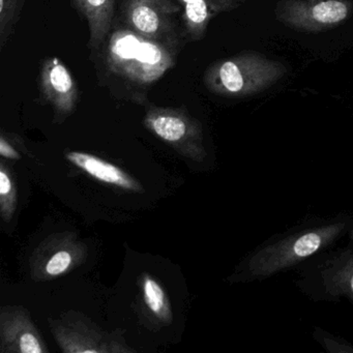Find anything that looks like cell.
I'll return each instance as SVG.
<instances>
[{
	"label": "cell",
	"mask_w": 353,
	"mask_h": 353,
	"mask_svg": "<svg viewBox=\"0 0 353 353\" xmlns=\"http://www.w3.org/2000/svg\"><path fill=\"white\" fill-rule=\"evenodd\" d=\"M142 292L146 305L152 314L164 322H171L170 303L163 287L152 276L144 274L142 278Z\"/></svg>",
	"instance_id": "15"
},
{
	"label": "cell",
	"mask_w": 353,
	"mask_h": 353,
	"mask_svg": "<svg viewBox=\"0 0 353 353\" xmlns=\"http://www.w3.org/2000/svg\"><path fill=\"white\" fill-rule=\"evenodd\" d=\"M85 255V248L69 234L59 235L47 239L38 251L34 262L36 278H57L67 274L78 265Z\"/></svg>",
	"instance_id": "9"
},
{
	"label": "cell",
	"mask_w": 353,
	"mask_h": 353,
	"mask_svg": "<svg viewBox=\"0 0 353 353\" xmlns=\"http://www.w3.org/2000/svg\"><path fill=\"white\" fill-rule=\"evenodd\" d=\"M183 8V23L191 42H198L205 37L212 18L223 12L236 8L230 0H177Z\"/></svg>",
	"instance_id": "12"
},
{
	"label": "cell",
	"mask_w": 353,
	"mask_h": 353,
	"mask_svg": "<svg viewBox=\"0 0 353 353\" xmlns=\"http://www.w3.org/2000/svg\"><path fill=\"white\" fill-rule=\"evenodd\" d=\"M117 0H72L74 7L88 21L90 30L88 47L100 51L113 28Z\"/></svg>",
	"instance_id": "13"
},
{
	"label": "cell",
	"mask_w": 353,
	"mask_h": 353,
	"mask_svg": "<svg viewBox=\"0 0 353 353\" xmlns=\"http://www.w3.org/2000/svg\"><path fill=\"white\" fill-rule=\"evenodd\" d=\"M349 229L346 219L301 229L264 245L243 263L237 281L264 280L292 268L338 241Z\"/></svg>",
	"instance_id": "2"
},
{
	"label": "cell",
	"mask_w": 353,
	"mask_h": 353,
	"mask_svg": "<svg viewBox=\"0 0 353 353\" xmlns=\"http://www.w3.org/2000/svg\"><path fill=\"white\" fill-rule=\"evenodd\" d=\"M352 12L350 0H285L276 10V19L303 32L336 28Z\"/></svg>",
	"instance_id": "6"
},
{
	"label": "cell",
	"mask_w": 353,
	"mask_h": 353,
	"mask_svg": "<svg viewBox=\"0 0 353 353\" xmlns=\"http://www.w3.org/2000/svg\"><path fill=\"white\" fill-rule=\"evenodd\" d=\"M287 73L280 61L257 52H245L210 65L203 83L212 94L243 98L268 90Z\"/></svg>",
	"instance_id": "3"
},
{
	"label": "cell",
	"mask_w": 353,
	"mask_h": 353,
	"mask_svg": "<svg viewBox=\"0 0 353 353\" xmlns=\"http://www.w3.org/2000/svg\"><path fill=\"white\" fill-rule=\"evenodd\" d=\"M143 123L148 131L183 156L195 161L205 158L201 123L183 107L171 108L150 105Z\"/></svg>",
	"instance_id": "4"
},
{
	"label": "cell",
	"mask_w": 353,
	"mask_h": 353,
	"mask_svg": "<svg viewBox=\"0 0 353 353\" xmlns=\"http://www.w3.org/2000/svg\"><path fill=\"white\" fill-rule=\"evenodd\" d=\"M39 90L41 101L52 107L57 123L65 121L77 108L79 101L77 82L59 57H49L43 61Z\"/></svg>",
	"instance_id": "7"
},
{
	"label": "cell",
	"mask_w": 353,
	"mask_h": 353,
	"mask_svg": "<svg viewBox=\"0 0 353 353\" xmlns=\"http://www.w3.org/2000/svg\"><path fill=\"white\" fill-rule=\"evenodd\" d=\"M230 1H232V3H236V5H239L241 1H245V0H230Z\"/></svg>",
	"instance_id": "19"
},
{
	"label": "cell",
	"mask_w": 353,
	"mask_h": 353,
	"mask_svg": "<svg viewBox=\"0 0 353 353\" xmlns=\"http://www.w3.org/2000/svg\"><path fill=\"white\" fill-rule=\"evenodd\" d=\"M0 330L3 352H47L44 342L28 313L19 307L3 310Z\"/></svg>",
	"instance_id": "10"
},
{
	"label": "cell",
	"mask_w": 353,
	"mask_h": 353,
	"mask_svg": "<svg viewBox=\"0 0 353 353\" xmlns=\"http://www.w3.org/2000/svg\"><path fill=\"white\" fill-rule=\"evenodd\" d=\"M101 54V82L132 102L146 92L176 63V44L150 40L128 28L111 30Z\"/></svg>",
	"instance_id": "1"
},
{
	"label": "cell",
	"mask_w": 353,
	"mask_h": 353,
	"mask_svg": "<svg viewBox=\"0 0 353 353\" xmlns=\"http://www.w3.org/2000/svg\"><path fill=\"white\" fill-rule=\"evenodd\" d=\"M92 332L72 327L55 328V338L65 352H106Z\"/></svg>",
	"instance_id": "14"
},
{
	"label": "cell",
	"mask_w": 353,
	"mask_h": 353,
	"mask_svg": "<svg viewBox=\"0 0 353 353\" xmlns=\"http://www.w3.org/2000/svg\"><path fill=\"white\" fill-rule=\"evenodd\" d=\"M65 158L77 168L101 183L115 185L132 192H142V185L123 169L112 163L107 162L94 154L82 152H69Z\"/></svg>",
	"instance_id": "11"
},
{
	"label": "cell",
	"mask_w": 353,
	"mask_h": 353,
	"mask_svg": "<svg viewBox=\"0 0 353 353\" xmlns=\"http://www.w3.org/2000/svg\"><path fill=\"white\" fill-rule=\"evenodd\" d=\"M17 204V192L14 185L11 174L8 172L5 165L1 164L0 168V206L1 216L6 222L11 221Z\"/></svg>",
	"instance_id": "17"
},
{
	"label": "cell",
	"mask_w": 353,
	"mask_h": 353,
	"mask_svg": "<svg viewBox=\"0 0 353 353\" xmlns=\"http://www.w3.org/2000/svg\"><path fill=\"white\" fill-rule=\"evenodd\" d=\"M310 281L313 294L328 299L346 297L353 303V239L316 266Z\"/></svg>",
	"instance_id": "8"
},
{
	"label": "cell",
	"mask_w": 353,
	"mask_h": 353,
	"mask_svg": "<svg viewBox=\"0 0 353 353\" xmlns=\"http://www.w3.org/2000/svg\"><path fill=\"white\" fill-rule=\"evenodd\" d=\"M181 6L173 0H123L125 26L150 40L177 42V14Z\"/></svg>",
	"instance_id": "5"
},
{
	"label": "cell",
	"mask_w": 353,
	"mask_h": 353,
	"mask_svg": "<svg viewBox=\"0 0 353 353\" xmlns=\"http://www.w3.org/2000/svg\"><path fill=\"white\" fill-rule=\"evenodd\" d=\"M0 156L8 159V160H19V159H21L19 152L10 143L9 140L6 138L3 134L0 137Z\"/></svg>",
	"instance_id": "18"
},
{
	"label": "cell",
	"mask_w": 353,
	"mask_h": 353,
	"mask_svg": "<svg viewBox=\"0 0 353 353\" xmlns=\"http://www.w3.org/2000/svg\"><path fill=\"white\" fill-rule=\"evenodd\" d=\"M26 0H0V49L11 39Z\"/></svg>",
	"instance_id": "16"
}]
</instances>
